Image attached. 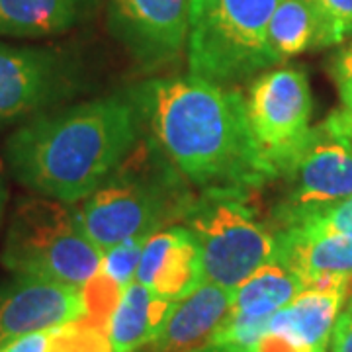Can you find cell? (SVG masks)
<instances>
[{
  "instance_id": "6da1fadb",
  "label": "cell",
  "mask_w": 352,
  "mask_h": 352,
  "mask_svg": "<svg viewBox=\"0 0 352 352\" xmlns=\"http://www.w3.org/2000/svg\"><path fill=\"white\" fill-rule=\"evenodd\" d=\"M147 139L204 192H249L274 175L252 138L247 98L198 76H163L129 92Z\"/></svg>"
},
{
  "instance_id": "8992f818",
  "label": "cell",
  "mask_w": 352,
  "mask_h": 352,
  "mask_svg": "<svg viewBox=\"0 0 352 352\" xmlns=\"http://www.w3.org/2000/svg\"><path fill=\"white\" fill-rule=\"evenodd\" d=\"M249 192H204L186 215L204 282L235 292L278 256L276 233L258 221Z\"/></svg>"
},
{
  "instance_id": "ba28073f",
  "label": "cell",
  "mask_w": 352,
  "mask_h": 352,
  "mask_svg": "<svg viewBox=\"0 0 352 352\" xmlns=\"http://www.w3.org/2000/svg\"><path fill=\"white\" fill-rule=\"evenodd\" d=\"M76 90L78 71L65 53L0 41V129L38 116Z\"/></svg>"
},
{
  "instance_id": "4316f807",
  "label": "cell",
  "mask_w": 352,
  "mask_h": 352,
  "mask_svg": "<svg viewBox=\"0 0 352 352\" xmlns=\"http://www.w3.org/2000/svg\"><path fill=\"white\" fill-rule=\"evenodd\" d=\"M50 340L51 329H43V331H36V333H30L8 342L0 352H47Z\"/></svg>"
},
{
  "instance_id": "5bb4252c",
  "label": "cell",
  "mask_w": 352,
  "mask_h": 352,
  "mask_svg": "<svg viewBox=\"0 0 352 352\" xmlns=\"http://www.w3.org/2000/svg\"><path fill=\"white\" fill-rule=\"evenodd\" d=\"M352 280L303 288L292 302L268 319V333H278L303 352H327L335 321L342 311Z\"/></svg>"
},
{
  "instance_id": "484cf974",
  "label": "cell",
  "mask_w": 352,
  "mask_h": 352,
  "mask_svg": "<svg viewBox=\"0 0 352 352\" xmlns=\"http://www.w3.org/2000/svg\"><path fill=\"white\" fill-rule=\"evenodd\" d=\"M329 352H352V300L342 307L329 339Z\"/></svg>"
},
{
  "instance_id": "7a4b0ae2",
  "label": "cell",
  "mask_w": 352,
  "mask_h": 352,
  "mask_svg": "<svg viewBox=\"0 0 352 352\" xmlns=\"http://www.w3.org/2000/svg\"><path fill=\"white\" fill-rule=\"evenodd\" d=\"M141 131L129 94H116L30 118L6 139L4 157L22 186L73 206L120 168Z\"/></svg>"
},
{
  "instance_id": "d6986e66",
  "label": "cell",
  "mask_w": 352,
  "mask_h": 352,
  "mask_svg": "<svg viewBox=\"0 0 352 352\" xmlns=\"http://www.w3.org/2000/svg\"><path fill=\"white\" fill-rule=\"evenodd\" d=\"M268 45L278 65L303 51L327 47L314 6L307 0H280L268 24Z\"/></svg>"
},
{
  "instance_id": "2e32d148",
  "label": "cell",
  "mask_w": 352,
  "mask_h": 352,
  "mask_svg": "<svg viewBox=\"0 0 352 352\" xmlns=\"http://www.w3.org/2000/svg\"><path fill=\"white\" fill-rule=\"evenodd\" d=\"M100 0H0V36L50 38L90 20Z\"/></svg>"
},
{
  "instance_id": "ffe728a7",
  "label": "cell",
  "mask_w": 352,
  "mask_h": 352,
  "mask_svg": "<svg viewBox=\"0 0 352 352\" xmlns=\"http://www.w3.org/2000/svg\"><path fill=\"white\" fill-rule=\"evenodd\" d=\"M276 219L278 229L298 227L309 231H335L352 235V196L327 204L278 208Z\"/></svg>"
},
{
  "instance_id": "8fae6325",
  "label": "cell",
  "mask_w": 352,
  "mask_h": 352,
  "mask_svg": "<svg viewBox=\"0 0 352 352\" xmlns=\"http://www.w3.org/2000/svg\"><path fill=\"white\" fill-rule=\"evenodd\" d=\"M87 317L82 288L14 276L0 284V351L24 335Z\"/></svg>"
},
{
  "instance_id": "7c38bea8",
  "label": "cell",
  "mask_w": 352,
  "mask_h": 352,
  "mask_svg": "<svg viewBox=\"0 0 352 352\" xmlns=\"http://www.w3.org/2000/svg\"><path fill=\"white\" fill-rule=\"evenodd\" d=\"M135 280L168 302H178L196 288L201 282L200 254L188 227H166L147 237Z\"/></svg>"
},
{
  "instance_id": "f1b7e54d",
  "label": "cell",
  "mask_w": 352,
  "mask_h": 352,
  "mask_svg": "<svg viewBox=\"0 0 352 352\" xmlns=\"http://www.w3.org/2000/svg\"><path fill=\"white\" fill-rule=\"evenodd\" d=\"M190 352H252L251 349L245 346H237V344H219V342H206L198 349Z\"/></svg>"
},
{
  "instance_id": "cb8c5ba5",
  "label": "cell",
  "mask_w": 352,
  "mask_h": 352,
  "mask_svg": "<svg viewBox=\"0 0 352 352\" xmlns=\"http://www.w3.org/2000/svg\"><path fill=\"white\" fill-rule=\"evenodd\" d=\"M321 20L327 47L352 38V0H307Z\"/></svg>"
},
{
  "instance_id": "277c9868",
  "label": "cell",
  "mask_w": 352,
  "mask_h": 352,
  "mask_svg": "<svg viewBox=\"0 0 352 352\" xmlns=\"http://www.w3.org/2000/svg\"><path fill=\"white\" fill-rule=\"evenodd\" d=\"M278 2L192 0L190 75L233 87L278 65L268 45V24Z\"/></svg>"
},
{
  "instance_id": "5b68a950",
  "label": "cell",
  "mask_w": 352,
  "mask_h": 352,
  "mask_svg": "<svg viewBox=\"0 0 352 352\" xmlns=\"http://www.w3.org/2000/svg\"><path fill=\"white\" fill-rule=\"evenodd\" d=\"M102 254L69 204L34 196L16 206L0 261L14 276L85 288L100 272Z\"/></svg>"
},
{
  "instance_id": "83f0119b",
  "label": "cell",
  "mask_w": 352,
  "mask_h": 352,
  "mask_svg": "<svg viewBox=\"0 0 352 352\" xmlns=\"http://www.w3.org/2000/svg\"><path fill=\"white\" fill-rule=\"evenodd\" d=\"M325 124L352 145V110H344V108L335 110L331 116H327Z\"/></svg>"
},
{
  "instance_id": "ac0fdd59",
  "label": "cell",
  "mask_w": 352,
  "mask_h": 352,
  "mask_svg": "<svg viewBox=\"0 0 352 352\" xmlns=\"http://www.w3.org/2000/svg\"><path fill=\"white\" fill-rule=\"evenodd\" d=\"M303 280L282 263H268L233 292L229 311L249 319H270L302 289Z\"/></svg>"
},
{
  "instance_id": "3957f363",
  "label": "cell",
  "mask_w": 352,
  "mask_h": 352,
  "mask_svg": "<svg viewBox=\"0 0 352 352\" xmlns=\"http://www.w3.org/2000/svg\"><path fill=\"white\" fill-rule=\"evenodd\" d=\"M194 201L188 180L143 138L120 168L73 212L80 231L104 252L184 221Z\"/></svg>"
},
{
  "instance_id": "4dcf8cb0",
  "label": "cell",
  "mask_w": 352,
  "mask_h": 352,
  "mask_svg": "<svg viewBox=\"0 0 352 352\" xmlns=\"http://www.w3.org/2000/svg\"><path fill=\"white\" fill-rule=\"evenodd\" d=\"M351 300H352V296H351Z\"/></svg>"
},
{
  "instance_id": "f546056e",
  "label": "cell",
  "mask_w": 352,
  "mask_h": 352,
  "mask_svg": "<svg viewBox=\"0 0 352 352\" xmlns=\"http://www.w3.org/2000/svg\"><path fill=\"white\" fill-rule=\"evenodd\" d=\"M2 204H4V190H2V184H0V214H2Z\"/></svg>"
},
{
  "instance_id": "7402d4cb",
  "label": "cell",
  "mask_w": 352,
  "mask_h": 352,
  "mask_svg": "<svg viewBox=\"0 0 352 352\" xmlns=\"http://www.w3.org/2000/svg\"><path fill=\"white\" fill-rule=\"evenodd\" d=\"M122 289L124 288H120L112 278H108L102 272H98L92 280H88L87 286L82 288L85 305H87V319L100 327L108 329V321L120 302Z\"/></svg>"
},
{
  "instance_id": "603a6c76",
  "label": "cell",
  "mask_w": 352,
  "mask_h": 352,
  "mask_svg": "<svg viewBox=\"0 0 352 352\" xmlns=\"http://www.w3.org/2000/svg\"><path fill=\"white\" fill-rule=\"evenodd\" d=\"M147 239H133L120 243L116 247L106 249L102 254L100 272L112 278L120 288H126L131 280H135L141 251Z\"/></svg>"
},
{
  "instance_id": "30bf717a",
  "label": "cell",
  "mask_w": 352,
  "mask_h": 352,
  "mask_svg": "<svg viewBox=\"0 0 352 352\" xmlns=\"http://www.w3.org/2000/svg\"><path fill=\"white\" fill-rule=\"evenodd\" d=\"M280 178L288 184V196L280 208L351 198L352 145L323 122L311 127L303 147Z\"/></svg>"
},
{
  "instance_id": "9c48e42d",
  "label": "cell",
  "mask_w": 352,
  "mask_h": 352,
  "mask_svg": "<svg viewBox=\"0 0 352 352\" xmlns=\"http://www.w3.org/2000/svg\"><path fill=\"white\" fill-rule=\"evenodd\" d=\"M192 0H106L116 39L143 67L176 59L188 43Z\"/></svg>"
},
{
  "instance_id": "9a60e30c",
  "label": "cell",
  "mask_w": 352,
  "mask_h": 352,
  "mask_svg": "<svg viewBox=\"0 0 352 352\" xmlns=\"http://www.w3.org/2000/svg\"><path fill=\"white\" fill-rule=\"evenodd\" d=\"M278 263L302 278L305 288L352 280V235L284 227L276 231Z\"/></svg>"
},
{
  "instance_id": "4fadbf2b",
  "label": "cell",
  "mask_w": 352,
  "mask_h": 352,
  "mask_svg": "<svg viewBox=\"0 0 352 352\" xmlns=\"http://www.w3.org/2000/svg\"><path fill=\"white\" fill-rule=\"evenodd\" d=\"M233 302V292L204 282L170 305L163 325L143 352H190L206 344L223 321Z\"/></svg>"
},
{
  "instance_id": "e0dca14e",
  "label": "cell",
  "mask_w": 352,
  "mask_h": 352,
  "mask_svg": "<svg viewBox=\"0 0 352 352\" xmlns=\"http://www.w3.org/2000/svg\"><path fill=\"white\" fill-rule=\"evenodd\" d=\"M164 298L155 296L139 280H131L122 289L120 302L108 321V339L112 352H139L163 325L170 305Z\"/></svg>"
},
{
  "instance_id": "52a82bcc",
  "label": "cell",
  "mask_w": 352,
  "mask_h": 352,
  "mask_svg": "<svg viewBox=\"0 0 352 352\" xmlns=\"http://www.w3.org/2000/svg\"><path fill=\"white\" fill-rule=\"evenodd\" d=\"M247 113L252 138L274 178L286 173L311 131V88L302 67H280L252 80Z\"/></svg>"
},
{
  "instance_id": "44dd1931",
  "label": "cell",
  "mask_w": 352,
  "mask_h": 352,
  "mask_svg": "<svg viewBox=\"0 0 352 352\" xmlns=\"http://www.w3.org/2000/svg\"><path fill=\"white\" fill-rule=\"evenodd\" d=\"M47 352H112L108 331L90 319L51 327L50 351Z\"/></svg>"
},
{
  "instance_id": "d4e9b609",
  "label": "cell",
  "mask_w": 352,
  "mask_h": 352,
  "mask_svg": "<svg viewBox=\"0 0 352 352\" xmlns=\"http://www.w3.org/2000/svg\"><path fill=\"white\" fill-rule=\"evenodd\" d=\"M329 73L337 87L342 108L352 110V41L344 43L335 53L331 67H329Z\"/></svg>"
}]
</instances>
